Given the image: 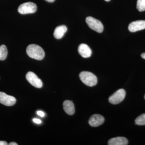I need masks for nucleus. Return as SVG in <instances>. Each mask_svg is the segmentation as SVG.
<instances>
[{
  "label": "nucleus",
  "mask_w": 145,
  "mask_h": 145,
  "mask_svg": "<svg viewBox=\"0 0 145 145\" xmlns=\"http://www.w3.org/2000/svg\"><path fill=\"white\" fill-rule=\"evenodd\" d=\"M26 78L29 82L35 88H40L42 87L43 84L41 80L39 79L34 72L31 71L27 72L26 75Z\"/></svg>",
  "instance_id": "423d86ee"
},
{
  "label": "nucleus",
  "mask_w": 145,
  "mask_h": 145,
  "mask_svg": "<svg viewBox=\"0 0 145 145\" xmlns=\"http://www.w3.org/2000/svg\"><path fill=\"white\" fill-rule=\"evenodd\" d=\"M82 82L86 85L93 87L96 86L98 82L97 77L92 72L88 71H82L79 75Z\"/></svg>",
  "instance_id": "f03ea898"
},
{
  "label": "nucleus",
  "mask_w": 145,
  "mask_h": 145,
  "mask_svg": "<svg viewBox=\"0 0 145 145\" xmlns=\"http://www.w3.org/2000/svg\"><path fill=\"white\" fill-rule=\"evenodd\" d=\"M63 107L64 110L68 114L71 115L75 113V106L72 101L68 100L65 101L63 103Z\"/></svg>",
  "instance_id": "f8f14e48"
},
{
  "label": "nucleus",
  "mask_w": 145,
  "mask_h": 145,
  "mask_svg": "<svg viewBox=\"0 0 145 145\" xmlns=\"http://www.w3.org/2000/svg\"><path fill=\"white\" fill-rule=\"evenodd\" d=\"M145 29V21L137 20L132 22L129 24L128 29L131 32L143 30Z\"/></svg>",
  "instance_id": "6e6552de"
},
{
  "label": "nucleus",
  "mask_w": 145,
  "mask_h": 145,
  "mask_svg": "<svg viewBox=\"0 0 145 145\" xmlns=\"http://www.w3.org/2000/svg\"><path fill=\"white\" fill-rule=\"evenodd\" d=\"M86 21L89 28L92 30L100 33L103 31V25L99 20L91 17H88L86 18Z\"/></svg>",
  "instance_id": "7ed1b4c3"
},
{
  "label": "nucleus",
  "mask_w": 145,
  "mask_h": 145,
  "mask_svg": "<svg viewBox=\"0 0 145 145\" xmlns=\"http://www.w3.org/2000/svg\"><path fill=\"white\" fill-rule=\"evenodd\" d=\"M9 145H17L18 144L16 142H10L9 144Z\"/></svg>",
  "instance_id": "aec40b11"
},
{
  "label": "nucleus",
  "mask_w": 145,
  "mask_h": 145,
  "mask_svg": "<svg viewBox=\"0 0 145 145\" xmlns=\"http://www.w3.org/2000/svg\"><path fill=\"white\" fill-rule=\"evenodd\" d=\"M141 57H142V58H143V59H145V52L141 54Z\"/></svg>",
  "instance_id": "4be33fe9"
},
{
  "label": "nucleus",
  "mask_w": 145,
  "mask_h": 145,
  "mask_svg": "<svg viewBox=\"0 0 145 145\" xmlns=\"http://www.w3.org/2000/svg\"><path fill=\"white\" fill-rule=\"evenodd\" d=\"M126 96V91L123 89L117 91L109 98V102L113 105H117L123 101Z\"/></svg>",
  "instance_id": "39448f33"
},
{
  "label": "nucleus",
  "mask_w": 145,
  "mask_h": 145,
  "mask_svg": "<svg viewBox=\"0 0 145 145\" xmlns=\"http://www.w3.org/2000/svg\"><path fill=\"white\" fill-rule=\"evenodd\" d=\"M45 1H46L48 2L52 3L54 2L55 0H45Z\"/></svg>",
  "instance_id": "412c9836"
},
{
  "label": "nucleus",
  "mask_w": 145,
  "mask_h": 145,
  "mask_svg": "<svg viewBox=\"0 0 145 145\" xmlns=\"http://www.w3.org/2000/svg\"><path fill=\"white\" fill-rule=\"evenodd\" d=\"M67 30V27L65 25H61L57 27L54 29V38L57 39H61Z\"/></svg>",
  "instance_id": "ddd939ff"
},
{
  "label": "nucleus",
  "mask_w": 145,
  "mask_h": 145,
  "mask_svg": "<svg viewBox=\"0 0 145 145\" xmlns=\"http://www.w3.org/2000/svg\"><path fill=\"white\" fill-rule=\"evenodd\" d=\"M78 51L79 54L85 58L90 57L92 53L91 49L88 45L82 44L79 46Z\"/></svg>",
  "instance_id": "9d476101"
},
{
  "label": "nucleus",
  "mask_w": 145,
  "mask_h": 145,
  "mask_svg": "<svg viewBox=\"0 0 145 145\" xmlns=\"http://www.w3.org/2000/svg\"><path fill=\"white\" fill-rule=\"evenodd\" d=\"M135 123L139 125H145V114H143L137 117L135 120Z\"/></svg>",
  "instance_id": "2eb2a0df"
},
{
  "label": "nucleus",
  "mask_w": 145,
  "mask_h": 145,
  "mask_svg": "<svg viewBox=\"0 0 145 145\" xmlns=\"http://www.w3.org/2000/svg\"><path fill=\"white\" fill-rule=\"evenodd\" d=\"M16 102L15 97L0 91V103L6 106H12L16 104Z\"/></svg>",
  "instance_id": "0eeeda50"
},
{
  "label": "nucleus",
  "mask_w": 145,
  "mask_h": 145,
  "mask_svg": "<svg viewBox=\"0 0 145 145\" xmlns=\"http://www.w3.org/2000/svg\"><path fill=\"white\" fill-rule=\"evenodd\" d=\"M8 50L7 48L5 45H2L0 46V60H5L7 57Z\"/></svg>",
  "instance_id": "4468645a"
},
{
  "label": "nucleus",
  "mask_w": 145,
  "mask_h": 145,
  "mask_svg": "<svg viewBox=\"0 0 145 145\" xmlns=\"http://www.w3.org/2000/svg\"><path fill=\"white\" fill-rule=\"evenodd\" d=\"M37 5L32 2H27L21 4L18 8V11L21 14H30L36 12Z\"/></svg>",
  "instance_id": "20e7f679"
},
{
  "label": "nucleus",
  "mask_w": 145,
  "mask_h": 145,
  "mask_svg": "<svg viewBox=\"0 0 145 145\" xmlns=\"http://www.w3.org/2000/svg\"><path fill=\"white\" fill-rule=\"evenodd\" d=\"M7 143L5 141H0V145H7Z\"/></svg>",
  "instance_id": "6ab92c4d"
},
{
  "label": "nucleus",
  "mask_w": 145,
  "mask_h": 145,
  "mask_svg": "<svg viewBox=\"0 0 145 145\" xmlns=\"http://www.w3.org/2000/svg\"><path fill=\"white\" fill-rule=\"evenodd\" d=\"M144 99H145V96H144Z\"/></svg>",
  "instance_id": "b1692460"
},
{
  "label": "nucleus",
  "mask_w": 145,
  "mask_h": 145,
  "mask_svg": "<svg viewBox=\"0 0 145 145\" xmlns=\"http://www.w3.org/2000/svg\"><path fill=\"white\" fill-rule=\"evenodd\" d=\"M105 121V118L101 114H95L90 117L88 122L91 126L96 127L103 124Z\"/></svg>",
  "instance_id": "1a4fd4ad"
},
{
  "label": "nucleus",
  "mask_w": 145,
  "mask_h": 145,
  "mask_svg": "<svg viewBox=\"0 0 145 145\" xmlns=\"http://www.w3.org/2000/svg\"><path fill=\"white\" fill-rule=\"evenodd\" d=\"M108 143L109 145H127L128 144V141L125 137H118L111 138Z\"/></svg>",
  "instance_id": "9b49d317"
},
{
  "label": "nucleus",
  "mask_w": 145,
  "mask_h": 145,
  "mask_svg": "<svg viewBox=\"0 0 145 145\" xmlns=\"http://www.w3.org/2000/svg\"><path fill=\"white\" fill-rule=\"evenodd\" d=\"M33 121L34 123L37 124H40L42 123V121L40 119H36V118H34L33 119Z\"/></svg>",
  "instance_id": "a211bd4d"
},
{
  "label": "nucleus",
  "mask_w": 145,
  "mask_h": 145,
  "mask_svg": "<svg viewBox=\"0 0 145 145\" xmlns=\"http://www.w3.org/2000/svg\"><path fill=\"white\" fill-rule=\"evenodd\" d=\"M105 1H106L108 2L110 1V0H105Z\"/></svg>",
  "instance_id": "5701e85b"
},
{
  "label": "nucleus",
  "mask_w": 145,
  "mask_h": 145,
  "mask_svg": "<svg viewBox=\"0 0 145 145\" xmlns=\"http://www.w3.org/2000/svg\"><path fill=\"white\" fill-rule=\"evenodd\" d=\"M137 10L140 12L145 10V0H137Z\"/></svg>",
  "instance_id": "dca6fc26"
},
{
  "label": "nucleus",
  "mask_w": 145,
  "mask_h": 145,
  "mask_svg": "<svg viewBox=\"0 0 145 145\" xmlns=\"http://www.w3.org/2000/svg\"><path fill=\"white\" fill-rule=\"evenodd\" d=\"M37 114L38 115L40 116V117H44L45 116L44 113L42 111H38L37 112Z\"/></svg>",
  "instance_id": "f3484780"
},
{
  "label": "nucleus",
  "mask_w": 145,
  "mask_h": 145,
  "mask_svg": "<svg viewBox=\"0 0 145 145\" xmlns=\"http://www.w3.org/2000/svg\"><path fill=\"white\" fill-rule=\"evenodd\" d=\"M26 52L29 57L36 60L43 59L45 56L44 50L38 45H29L27 48Z\"/></svg>",
  "instance_id": "f257e3e1"
}]
</instances>
